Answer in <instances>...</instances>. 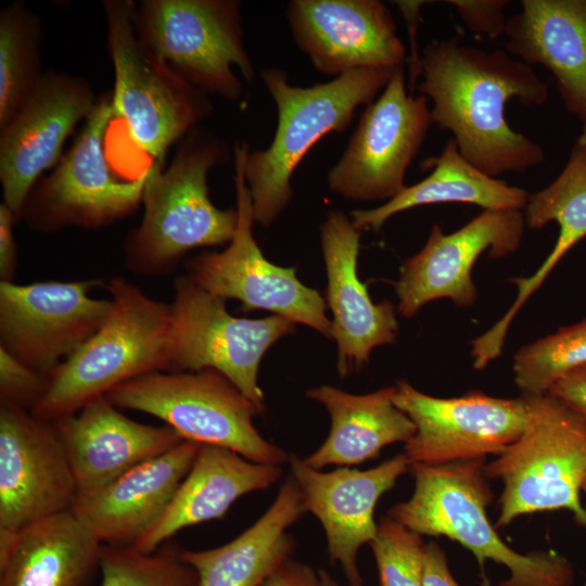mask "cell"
I'll return each instance as SVG.
<instances>
[{
    "label": "cell",
    "mask_w": 586,
    "mask_h": 586,
    "mask_svg": "<svg viewBox=\"0 0 586 586\" xmlns=\"http://www.w3.org/2000/svg\"><path fill=\"white\" fill-rule=\"evenodd\" d=\"M105 397L117 408L161 419L187 441L228 448L254 462H289L290 455L255 428L253 419L263 410L216 370L152 372Z\"/></svg>",
    "instance_id": "obj_8"
},
{
    "label": "cell",
    "mask_w": 586,
    "mask_h": 586,
    "mask_svg": "<svg viewBox=\"0 0 586 586\" xmlns=\"http://www.w3.org/2000/svg\"><path fill=\"white\" fill-rule=\"evenodd\" d=\"M396 69L359 68L307 88L290 85L281 68L260 71L278 124L270 144L250 150L244 161L254 222L269 227L277 220L292 199L291 180L304 156L322 137L345 131L357 107L371 104Z\"/></svg>",
    "instance_id": "obj_3"
},
{
    "label": "cell",
    "mask_w": 586,
    "mask_h": 586,
    "mask_svg": "<svg viewBox=\"0 0 586 586\" xmlns=\"http://www.w3.org/2000/svg\"><path fill=\"white\" fill-rule=\"evenodd\" d=\"M404 67L362 112L336 164L329 189L354 201H390L406 186V171L434 124L424 95L407 91Z\"/></svg>",
    "instance_id": "obj_13"
},
{
    "label": "cell",
    "mask_w": 586,
    "mask_h": 586,
    "mask_svg": "<svg viewBox=\"0 0 586 586\" xmlns=\"http://www.w3.org/2000/svg\"><path fill=\"white\" fill-rule=\"evenodd\" d=\"M42 21L24 1L0 11V129L20 111L44 72Z\"/></svg>",
    "instance_id": "obj_31"
},
{
    "label": "cell",
    "mask_w": 586,
    "mask_h": 586,
    "mask_svg": "<svg viewBox=\"0 0 586 586\" xmlns=\"http://www.w3.org/2000/svg\"><path fill=\"white\" fill-rule=\"evenodd\" d=\"M524 225L520 209H484L449 234L435 224L424 246L400 267L395 283L398 314L411 318L423 305L438 298L472 305L477 295L471 278L474 263L486 251L493 258L515 252Z\"/></svg>",
    "instance_id": "obj_17"
},
{
    "label": "cell",
    "mask_w": 586,
    "mask_h": 586,
    "mask_svg": "<svg viewBox=\"0 0 586 586\" xmlns=\"http://www.w3.org/2000/svg\"><path fill=\"white\" fill-rule=\"evenodd\" d=\"M360 231L341 211L332 209L320 226L327 271L326 304L332 313L337 345L336 369L346 377L368 364L371 352L392 343L398 333L393 304H374L357 275Z\"/></svg>",
    "instance_id": "obj_21"
},
{
    "label": "cell",
    "mask_w": 586,
    "mask_h": 586,
    "mask_svg": "<svg viewBox=\"0 0 586 586\" xmlns=\"http://www.w3.org/2000/svg\"><path fill=\"white\" fill-rule=\"evenodd\" d=\"M525 397L524 431L484 466L487 477L504 484L497 525L524 514L566 509L586 527L579 499L586 475V421L549 393Z\"/></svg>",
    "instance_id": "obj_6"
},
{
    "label": "cell",
    "mask_w": 586,
    "mask_h": 586,
    "mask_svg": "<svg viewBox=\"0 0 586 586\" xmlns=\"http://www.w3.org/2000/svg\"><path fill=\"white\" fill-rule=\"evenodd\" d=\"M238 226L222 252H202L188 260V276L202 289L225 301H240L242 309H262L302 323L332 337V322L326 315L322 295L296 277L294 267L270 263L253 237L252 198L244 177L250 145L233 146Z\"/></svg>",
    "instance_id": "obj_11"
},
{
    "label": "cell",
    "mask_w": 586,
    "mask_h": 586,
    "mask_svg": "<svg viewBox=\"0 0 586 586\" xmlns=\"http://www.w3.org/2000/svg\"><path fill=\"white\" fill-rule=\"evenodd\" d=\"M582 492L584 493V495L586 497V475H585L583 484H582ZM584 508L586 510V505L584 506Z\"/></svg>",
    "instance_id": "obj_44"
},
{
    "label": "cell",
    "mask_w": 586,
    "mask_h": 586,
    "mask_svg": "<svg viewBox=\"0 0 586 586\" xmlns=\"http://www.w3.org/2000/svg\"><path fill=\"white\" fill-rule=\"evenodd\" d=\"M200 446L182 441L94 494L78 498L72 511L102 545L132 546L167 508Z\"/></svg>",
    "instance_id": "obj_23"
},
{
    "label": "cell",
    "mask_w": 586,
    "mask_h": 586,
    "mask_svg": "<svg viewBox=\"0 0 586 586\" xmlns=\"http://www.w3.org/2000/svg\"><path fill=\"white\" fill-rule=\"evenodd\" d=\"M102 544L72 511L0 527V586H86Z\"/></svg>",
    "instance_id": "obj_26"
},
{
    "label": "cell",
    "mask_w": 586,
    "mask_h": 586,
    "mask_svg": "<svg viewBox=\"0 0 586 586\" xmlns=\"http://www.w3.org/2000/svg\"><path fill=\"white\" fill-rule=\"evenodd\" d=\"M231 157L227 142L198 125L178 143L168 165L152 162L142 195L143 217L125 239L126 267L140 276L176 270L198 247L230 243L237 208L220 209L209 199L211 169Z\"/></svg>",
    "instance_id": "obj_2"
},
{
    "label": "cell",
    "mask_w": 586,
    "mask_h": 586,
    "mask_svg": "<svg viewBox=\"0 0 586 586\" xmlns=\"http://www.w3.org/2000/svg\"><path fill=\"white\" fill-rule=\"evenodd\" d=\"M395 405L413 422L405 443L409 464L440 466L500 455L525 429L527 402L471 392L440 398L415 388L406 380L395 385Z\"/></svg>",
    "instance_id": "obj_15"
},
{
    "label": "cell",
    "mask_w": 586,
    "mask_h": 586,
    "mask_svg": "<svg viewBox=\"0 0 586 586\" xmlns=\"http://www.w3.org/2000/svg\"><path fill=\"white\" fill-rule=\"evenodd\" d=\"M282 473L281 466L254 462L228 448L201 445L167 508L131 547L153 552L186 527L220 520L239 498L268 489Z\"/></svg>",
    "instance_id": "obj_24"
},
{
    "label": "cell",
    "mask_w": 586,
    "mask_h": 586,
    "mask_svg": "<svg viewBox=\"0 0 586 586\" xmlns=\"http://www.w3.org/2000/svg\"><path fill=\"white\" fill-rule=\"evenodd\" d=\"M133 26L140 40L189 82L237 102L255 71L244 46L238 0H141Z\"/></svg>",
    "instance_id": "obj_10"
},
{
    "label": "cell",
    "mask_w": 586,
    "mask_h": 586,
    "mask_svg": "<svg viewBox=\"0 0 586 586\" xmlns=\"http://www.w3.org/2000/svg\"><path fill=\"white\" fill-rule=\"evenodd\" d=\"M106 50L114 72L112 101L133 142L164 164L168 149L214 111L209 95L189 82L138 37L136 3L104 0Z\"/></svg>",
    "instance_id": "obj_7"
},
{
    "label": "cell",
    "mask_w": 586,
    "mask_h": 586,
    "mask_svg": "<svg viewBox=\"0 0 586 586\" xmlns=\"http://www.w3.org/2000/svg\"><path fill=\"white\" fill-rule=\"evenodd\" d=\"M306 512L289 475L269 508L235 538L206 550L179 549V557L196 571L199 586H262L293 559L296 543L288 528Z\"/></svg>",
    "instance_id": "obj_28"
},
{
    "label": "cell",
    "mask_w": 586,
    "mask_h": 586,
    "mask_svg": "<svg viewBox=\"0 0 586 586\" xmlns=\"http://www.w3.org/2000/svg\"><path fill=\"white\" fill-rule=\"evenodd\" d=\"M576 143L586 150V123L583 124L581 135L578 136Z\"/></svg>",
    "instance_id": "obj_43"
},
{
    "label": "cell",
    "mask_w": 586,
    "mask_h": 586,
    "mask_svg": "<svg viewBox=\"0 0 586 586\" xmlns=\"http://www.w3.org/2000/svg\"><path fill=\"white\" fill-rule=\"evenodd\" d=\"M423 586H460L448 569L444 550L435 542L425 544Z\"/></svg>",
    "instance_id": "obj_39"
},
{
    "label": "cell",
    "mask_w": 586,
    "mask_h": 586,
    "mask_svg": "<svg viewBox=\"0 0 586 586\" xmlns=\"http://www.w3.org/2000/svg\"><path fill=\"white\" fill-rule=\"evenodd\" d=\"M54 424L76 481L77 499L184 441L166 424L155 426L126 417L105 396Z\"/></svg>",
    "instance_id": "obj_22"
},
{
    "label": "cell",
    "mask_w": 586,
    "mask_h": 586,
    "mask_svg": "<svg viewBox=\"0 0 586 586\" xmlns=\"http://www.w3.org/2000/svg\"><path fill=\"white\" fill-rule=\"evenodd\" d=\"M395 386L356 395L331 385L310 388L306 395L327 409L328 437L304 461L321 470L331 464L349 467L379 456L387 445L407 443L416 432L410 418L394 403Z\"/></svg>",
    "instance_id": "obj_29"
},
{
    "label": "cell",
    "mask_w": 586,
    "mask_h": 586,
    "mask_svg": "<svg viewBox=\"0 0 586 586\" xmlns=\"http://www.w3.org/2000/svg\"><path fill=\"white\" fill-rule=\"evenodd\" d=\"M98 99L85 77L50 69L0 129L2 202L17 221L29 192L59 163L65 141L91 115Z\"/></svg>",
    "instance_id": "obj_16"
},
{
    "label": "cell",
    "mask_w": 586,
    "mask_h": 586,
    "mask_svg": "<svg viewBox=\"0 0 586 586\" xmlns=\"http://www.w3.org/2000/svg\"><path fill=\"white\" fill-rule=\"evenodd\" d=\"M289 463L306 511L322 525L330 563L341 565L348 586H364L358 550L375 537V506L410 468L406 456L398 454L368 470L339 467L322 472L295 454L290 455Z\"/></svg>",
    "instance_id": "obj_20"
},
{
    "label": "cell",
    "mask_w": 586,
    "mask_h": 586,
    "mask_svg": "<svg viewBox=\"0 0 586 586\" xmlns=\"http://www.w3.org/2000/svg\"><path fill=\"white\" fill-rule=\"evenodd\" d=\"M467 26L479 36L496 39L505 35L507 18L505 8L510 3L508 0H448Z\"/></svg>",
    "instance_id": "obj_36"
},
{
    "label": "cell",
    "mask_w": 586,
    "mask_h": 586,
    "mask_svg": "<svg viewBox=\"0 0 586 586\" xmlns=\"http://www.w3.org/2000/svg\"><path fill=\"white\" fill-rule=\"evenodd\" d=\"M101 586H199L196 571L179 557V548L141 552L131 546L102 545Z\"/></svg>",
    "instance_id": "obj_33"
},
{
    "label": "cell",
    "mask_w": 586,
    "mask_h": 586,
    "mask_svg": "<svg viewBox=\"0 0 586 586\" xmlns=\"http://www.w3.org/2000/svg\"><path fill=\"white\" fill-rule=\"evenodd\" d=\"M262 586H318V572L306 563L291 559Z\"/></svg>",
    "instance_id": "obj_40"
},
{
    "label": "cell",
    "mask_w": 586,
    "mask_h": 586,
    "mask_svg": "<svg viewBox=\"0 0 586 586\" xmlns=\"http://www.w3.org/2000/svg\"><path fill=\"white\" fill-rule=\"evenodd\" d=\"M100 280L0 281V347L50 375L105 322L112 300L89 292Z\"/></svg>",
    "instance_id": "obj_14"
},
{
    "label": "cell",
    "mask_w": 586,
    "mask_h": 586,
    "mask_svg": "<svg viewBox=\"0 0 586 586\" xmlns=\"http://www.w3.org/2000/svg\"><path fill=\"white\" fill-rule=\"evenodd\" d=\"M523 214L531 229L556 221L558 239L532 276L510 280L518 288L512 305L492 328L472 341L473 364L481 369L501 354L509 326L524 303L566 253L586 237V150L583 146L575 142L562 171L549 186L528 195Z\"/></svg>",
    "instance_id": "obj_27"
},
{
    "label": "cell",
    "mask_w": 586,
    "mask_h": 586,
    "mask_svg": "<svg viewBox=\"0 0 586 586\" xmlns=\"http://www.w3.org/2000/svg\"><path fill=\"white\" fill-rule=\"evenodd\" d=\"M369 546L380 586H423L425 544L421 535L386 514L380 519Z\"/></svg>",
    "instance_id": "obj_34"
},
{
    "label": "cell",
    "mask_w": 586,
    "mask_h": 586,
    "mask_svg": "<svg viewBox=\"0 0 586 586\" xmlns=\"http://www.w3.org/2000/svg\"><path fill=\"white\" fill-rule=\"evenodd\" d=\"M49 385V377L0 347V407L33 411Z\"/></svg>",
    "instance_id": "obj_35"
},
{
    "label": "cell",
    "mask_w": 586,
    "mask_h": 586,
    "mask_svg": "<svg viewBox=\"0 0 586 586\" xmlns=\"http://www.w3.org/2000/svg\"><path fill=\"white\" fill-rule=\"evenodd\" d=\"M174 286L168 372L216 370L264 411L258 384L262 358L278 340L295 332V323L278 315L234 317L225 300L202 289L188 275L177 277Z\"/></svg>",
    "instance_id": "obj_12"
},
{
    "label": "cell",
    "mask_w": 586,
    "mask_h": 586,
    "mask_svg": "<svg viewBox=\"0 0 586 586\" xmlns=\"http://www.w3.org/2000/svg\"><path fill=\"white\" fill-rule=\"evenodd\" d=\"M116 117L112 92L99 95L74 143L29 192L18 216L40 233L64 228L99 229L131 214L142 204L149 166L137 177L117 178L104 150L110 122Z\"/></svg>",
    "instance_id": "obj_9"
},
{
    "label": "cell",
    "mask_w": 586,
    "mask_h": 586,
    "mask_svg": "<svg viewBox=\"0 0 586 586\" xmlns=\"http://www.w3.org/2000/svg\"><path fill=\"white\" fill-rule=\"evenodd\" d=\"M419 77L418 90L433 104V123L454 135L460 154L476 168L496 178L544 162L543 148L513 130L505 115L512 98L526 106L547 102L548 87L531 66L499 49L440 39L423 48Z\"/></svg>",
    "instance_id": "obj_1"
},
{
    "label": "cell",
    "mask_w": 586,
    "mask_h": 586,
    "mask_svg": "<svg viewBox=\"0 0 586 586\" xmlns=\"http://www.w3.org/2000/svg\"><path fill=\"white\" fill-rule=\"evenodd\" d=\"M586 366V318L520 348L514 382L524 395H539L571 371Z\"/></svg>",
    "instance_id": "obj_32"
},
{
    "label": "cell",
    "mask_w": 586,
    "mask_h": 586,
    "mask_svg": "<svg viewBox=\"0 0 586 586\" xmlns=\"http://www.w3.org/2000/svg\"><path fill=\"white\" fill-rule=\"evenodd\" d=\"M586 421V366L560 379L548 392Z\"/></svg>",
    "instance_id": "obj_38"
},
{
    "label": "cell",
    "mask_w": 586,
    "mask_h": 586,
    "mask_svg": "<svg viewBox=\"0 0 586 586\" xmlns=\"http://www.w3.org/2000/svg\"><path fill=\"white\" fill-rule=\"evenodd\" d=\"M432 168L420 182L405 187L395 198L371 209H355L351 220L359 231H378L392 216L412 207L440 203H468L484 209H524L528 194L491 177L469 163L450 139L438 156L423 163Z\"/></svg>",
    "instance_id": "obj_30"
},
{
    "label": "cell",
    "mask_w": 586,
    "mask_h": 586,
    "mask_svg": "<svg viewBox=\"0 0 586 586\" xmlns=\"http://www.w3.org/2000/svg\"><path fill=\"white\" fill-rule=\"evenodd\" d=\"M14 213L2 202L0 204V279L14 282L17 268V250L14 237L16 222Z\"/></svg>",
    "instance_id": "obj_37"
},
{
    "label": "cell",
    "mask_w": 586,
    "mask_h": 586,
    "mask_svg": "<svg viewBox=\"0 0 586 586\" xmlns=\"http://www.w3.org/2000/svg\"><path fill=\"white\" fill-rule=\"evenodd\" d=\"M505 35L507 51L549 69L566 111L586 123V0H522Z\"/></svg>",
    "instance_id": "obj_25"
},
{
    "label": "cell",
    "mask_w": 586,
    "mask_h": 586,
    "mask_svg": "<svg viewBox=\"0 0 586 586\" xmlns=\"http://www.w3.org/2000/svg\"><path fill=\"white\" fill-rule=\"evenodd\" d=\"M286 21L314 68L335 78L359 68L398 67L406 49L379 0H292Z\"/></svg>",
    "instance_id": "obj_19"
},
{
    "label": "cell",
    "mask_w": 586,
    "mask_h": 586,
    "mask_svg": "<svg viewBox=\"0 0 586 586\" xmlns=\"http://www.w3.org/2000/svg\"><path fill=\"white\" fill-rule=\"evenodd\" d=\"M76 481L54 422L0 407V527L72 510Z\"/></svg>",
    "instance_id": "obj_18"
},
{
    "label": "cell",
    "mask_w": 586,
    "mask_h": 586,
    "mask_svg": "<svg viewBox=\"0 0 586 586\" xmlns=\"http://www.w3.org/2000/svg\"><path fill=\"white\" fill-rule=\"evenodd\" d=\"M318 586H340L339 583L324 570L318 571Z\"/></svg>",
    "instance_id": "obj_42"
},
{
    "label": "cell",
    "mask_w": 586,
    "mask_h": 586,
    "mask_svg": "<svg viewBox=\"0 0 586 586\" xmlns=\"http://www.w3.org/2000/svg\"><path fill=\"white\" fill-rule=\"evenodd\" d=\"M112 311L101 328L49 375L33 409L55 422L72 416L116 386L152 372L168 371L171 309L124 277L107 283Z\"/></svg>",
    "instance_id": "obj_4"
},
{
    "label": "cell",
    "mask_w": 586,
    "mask_h": 586,
    "mask_svg": "<svg viewBox=\"0 0 586 586\" xmlns=\"http://www.w3.org/2000/svg\"><path fill=\"white\" fill-rule=\"evenodd\" d=\"M484 466L485 459L411 464L413 493L387 515L421 536L458 542L475 556L484 579L486 560L504 564L510 576L500 586H572L574 571L564 556L552 550L522 555L499 537L486 514L492 493Z\"/></svg>",
    "instance_id": "obj_5"
},
{
    "label": "cell",
    "mask_w": 586,
    "mask_h": 586,
    "mask_svg": "<svg viewBox=\"0 0 586 586\" xmlns=\"http://www.w3.org/2000/svg\"><path fill=\"white\" fill-rule=\"evenodd\" d=\"M397 5L400 8L406 21L408 22V28L411 30V58H410V94H412V88L415 81L419 77V59L420 55L416 52L415 48V30L418 22L419 8L425 3L423 1H397ZM413 95V94H412Z\"/></svg>",
    "instance_id": "obj_41"
}]
</instances>
